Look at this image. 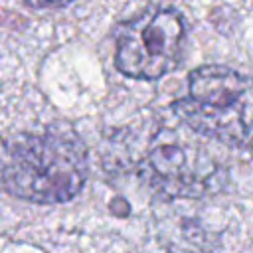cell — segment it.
Returning a JSON list of instances; mask_svg holds the SVG:
<instances>
[{
    "label": "cell",
    "mask_w": 253,
    "mask_h": 253,
    "mask_svg": "<svg viewBox=\"0 0 253 253\" xmlns=\"http://www.w3.org/2000/svg\"><path fill=\"white\" fill-rule=\"evenodd\" d=\"M87 146L63 125L0 138V188L32 204L73 200L87 180Z\"/></svg>",
    "instance_id": "1"
},
{
    "label": "cell",
    "mask_w": 253,
    "mask_h": 253,
    "mask_svg": "<svg viewBox=\"0 0 253 253\" xmlns=\"http://www.w3.org/2000/svg\"><path fill=\"white\" fill-rule=\"evenodd\" d=\"M172 113L192 132L231 148L253 150V77L225 65H202L188 75V95Z\"/></svg>",
    "instance_id": "2"
},
{
    "label": "cell",
    "mask_w": 253,
    "mask_h": 253,
    "mask_svg": "<svg viewBox=\"0 0 253 253\" xmlns=\"http://www.w3.org/2000/svg\"><path fill=\"white\" fill-rule=\"evenodd\" d=\"M190 134L162 128L140 158V180L162 198H202L219 186L221 168Z\"/></svg>",
    "instance_id": "3"
},
{
    "label": "cell",
    "mask_w": 253,
    "mask_h": 253,
    "mask_svg": "<svg viewBox=\"0 0 253 253\" xmlns=\"http://www.w3.org/2000/svg\"><path fill=\"white\" fill-rule=\"evenodd\" d=\"M184 43V16L170 6H152L119 30L115 67L132 79H160L180 63Z\"/></svg>",
    "instance_id": "4"
}]
</instances>
